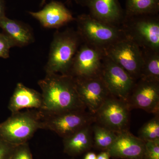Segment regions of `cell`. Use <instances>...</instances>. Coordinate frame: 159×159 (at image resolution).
Returning <instances> with one entry per match:
<instances>
[{
	"mask_svg": "<svg viewBox=\"0 0 159 159\" xmlns=\"http://www.w3.org/2000/svg\"><path fill=\"white\" fill-rule=\"evenodd\" d=\"M159 0H126L125 16L157 14Z\"/></svg>",
	"mask_w": 159,
	"mask_h": 159,
	"instance_id": "19",
	"label": "cell"
},
{
	"mask_svg": "<svg viewBox=\"0 0 159 159\" xmlns=\"http://www.w3.org/2000/svg\"><path fill=\"white\" fill-rule=\"evenodd\" d=\"M82 42L79 34L72 29L57 31L51 42L46 74L69 75L73 60Z\"/></svg>",
	"mask_w": 159,
	"mask_h": 159,
	"instance_id": "2",
	"label": "cell"
},
{
	"mask_svg": "<svg viewBox=\"0 0 159 159\" xmlns=\"http://www.w3.org/2000/svg\"><path fill=\"white\" fill-rule=\"evenodd\" d=\"M104 53L135 81L140 79L143 64V53L142 48L136 43L126 38L109 47Z\"/></svg>",
	"mask_w": 159,
	"mask_h": 159,
	"instance_id": "7",
	"label": "cell"
},
{
	"mask_svg": "<svg viewBox=\"0 0 159 159\" xmlns=\"http://www.w3.org/2000/svg\"><path fill=\"white\" fill-rule=\"evenodd\" d=\"M6 16V7L4 0H0V20Z\"/></svg>",
	"mask_w": 159,
	"mask_h": 159,
	"instance_id": "27",
	"label": "cell"
},
{
	"mask_svg": "<svg viewBox=\"0 0 159 159\" xmlns=\"http://www.w3.org/2000/svg\"><path fill=\"white\" fill-rule=\"evenodd\" d=\"M109 154L107 151L101 152L97 156V159H110Z\"/></svg>",
	"mask_w": 159,
	"mask_h": 159,
	"instance_id": "28",
	"label": "cell"
},
{
	"mask_svg": "<svg viewBox=\"0 0 159 159\" xmlns=\"http://www.w3.org/2000/svg\"><path fill=\"white\" fill-rule=\"evenodd\" d=\"M14 47L11 40L4 32H0V57L6 59L9 57L10 49Z\"/></svg>",
	"mask_w": 159,
	"mask_h": 159,
	"instance_id": "25",
	"label": "cell"
},
{
	"mask_svg": "<svg viewBox=\"0 0 159 159\" xmlns=\"http://www.w3.org/2000/svg\"><path fill=\"white\" fill-rule=\"evenodd\" d=\"M40 111L42 129L57 134L62 139L68 136L84 126L96 122L94 115L86 110L47 113Z\"/></svg>",
	"mask_w": 159,
	"mask_h": 159,
	"instance_id": "6",
	"label": "cell"
},
{
	"mask_svg": "<svg viewBox=\"0 0 159 159\" xmlns=\"http://www.w3.org/2000/svg\"><path fill=\"white\" fill-rule=\"evenodd\" d=\"M42 129L39 110L30 109L11 114L0 123V139L12 145L28 142L38 129Z\"/></svg>",
	"mask_w": 159,
	"mask_h": 159,
	"instance_id": "4",
	"label": "cell"
},
{
	"mask_svg": "<svg viewBox=\"0 0 159 159\" xmlns=\"http://www.w3.org/2000/svg\"></svg>",
	"mask_w": 159,
	"mask_h": 159,
	"instance_id": "31",
	"label": "cell"
},
{
	"mask_svg": "<svg viewBox=\"0 0 159 159\" xmlns=\"http://www.w3.org/2000/svg\"><path fill=\"white\" fill-rule=\"evenodd\" d=\"M130 110L126 101L111 95L94 116L97 123L118 133L128 130Z\"/></svg>",
	"mask_w": 159,
	"mask_h": 159,
	"instance_id": "8",
	"label": "cell"
},
{
	"mask_svg": "<svg viewBox=\"0 0 159 159\" xmlns=\"http://www.w3.org/2000/svg\"><path fill=\"white\" fill-rule=\"evenodd\" d=\"M126 102L130 110L141 109L155 115L159 113V81L140 78L135 83Z\"/></svg>",
	"mask_w": 159,
	"mask_h": 159,
	"instance_id": "11",
	"label": "cell"
},
{
	"mask_svg": "<svg viewBox=\"0 0 159 159\" xmlns=\"http://www.w3.org/2000/svg\"><path fill=\"white\" fill-rule=\"evenodd\" d=\"M29 14L37 20L43 27L48 29H58L75 19L66 6L60 2L52 1L40 11Z\"/></svg>",
	"mask_w": 159,
	"mask_h": 159,
	"instance_id": "15",
	"label": "cell"
},
{
	"mask_svg": "<svg viewBox=\"0 0 159 159\" xmlns=\"http://www.w3.org/2000/svg\"><path fill=\"white\" fill-rule=\"evenodd\" d=\"M144 158L159 159V139L145 142Z\"/></svg>",
	"mask_w": 159,
	"mask_h": 159,
	"instance_id": "23",
	"label": "cell"
},
{
	"mask_svg": "<svg viewBox=\"0 0 159 159\" xmlns=\"http://www.w3.org/2000/svg\"><path fill=\"white\" fill-rule=\"evenodd\" d=\"M103 51L84 43L80 45L72 61L69 75L74 78H88L101 74Z\"/></svg>",
	"mask_w": 159,
	"mask_h": 159,
	"instance_id": "10",
	"label": "cell"
},
{
	"mask_svg": "<svg viewBox=\"0 0 159 159\" xmlns=\"http://www.w3.org/2000/svg\"><path fill=\"white\" fill-rule=\"evenodd\" d=\"M138 137L145 142L159 139V114L156 115L141 127Z\"/></svg>",
	"mask_w": 159,
	"mask_h": 159,
	"instance_id": "22",
	"label": "cell"
},
{
	"mask_svg": "<svg viewBox=\"0 0 159 159\" xmlns=\"http://www.w3.org/2000/svg\"><path fill=\"white\" fill-rule=\"evenodd\" d=\"M45 1L46 0H42L41 6H43L45 2Z\"/></svg>",
	"mask_w": 159,
	"mask_h": 159,
	"instance_id": "30",
	"label": "cell"
},
{
	"mask_svg": "<svg viewBox=\"0 0 159 159\" xmlns=\"http://www.w3.org/2000/svg\"><path fill=\"white\" fill-rule=\"evenodd\" d=\"M145 142L135 136L129 130L117 133L112 145L107 150L114 158H144Z\"/></svg>",
	"mask_w": 159,
	"mask_h": 159,
	"instance_id": "13",
	"label": "cell"
},
{
	"mask_svg": "<svg viewBox=\"0 0 159 159\" xmlns=\"http://www.w3.org/2000/svg\"><path fill=\"white\" fill-rule=\"evenodd\" d=\"M43 97L41 93L29 88L21 83H18L9 100L8 108L11 114L24 109L41 110Z\"/></svg>",
	"mask_w": 159,
	"mask_h": 159,
	"instance_id": "16",
	"label": "cell"
},
{
	"mask_svg": "<svg viewBox=\"0 0 159 159\" xmlns=\"http://www.w3.org/2000/svg\"><path fill=\"white\" fill-rule=\"evenodd\" d=\"M92 125H85L63 138L64 152L70 156L76 157L90 149L93 143Z\"/></svg>",
	"mask_w": 159,
	"mask_h": 159,
	"instance_id": "17",
	"label": "cell"
},
{
	"mask_svg": "<svg viewBox=\"0 0 159 159\" xmlns=\"http://www.w3.org/2000/svg\"><path fill=\"white\" fill-rule=\"evenodd\" d=\"M77 33L82 42L104 51L114 43L126 38L121 26L101 21L90 14L75 19Z\"/></svg>",
	"mask_w": 159,
	"mask_h": 159,
	"instance_id": "3",
	"label": "cell"
},
{
	"mask_svg": "<svg viewBox=\"0 0 159 159\" xmlns=\"http://www.w3.org/2000/svg\"><path fill=\"white\" fill-rule=\"evenodd\" d=\"M101 75L111 95L126 102L136 81L105 54L102 59Z\"/></svg>",
	"mask_w": 159,
	"mask_h": 159,
	"instance_id": "9",
	"label": "cell"
},
{
	"mask_svg": "<svg viewBox=\"0 0 159 159\" xmlns=\"http://www.w3.org/2000/svg\"><path fill=\"white\" fill-rule=\"evenodd\" d=\"M92 129L94 145L97 148L102 150H107L117 137L116 133L97 122L92 125Z\"/></svg>",
	"mask_w": 159,
	"mask_h": 159,
	"instance_id": "21",
	"label": "cell"
},
{
	"mask_svg": "<svg viewBox=\"0 0 159 159\" xmlns=\"http://www.w3.org/2000/svg\"><path fill=\"white\" fill-rule=\"evenodd\" d=\"M74 79L80 100L86 109H88L91 114L95 115L111 95L101 74L88 78Z\"/></svg>",
	"mask_w": 159,
	"mask_h": 159,
	"instance_id": "12",
	"label": "cell"
},
{
	"mask_svg": "<svg viewBox=\"0 0 159 159\" xmlns=\"http://www.w3.org/2000/svg\"><path fill=\"white\" fill-rule=\"evenodd\" d=\"M77 4L86 6L90 15L103 22L121 25L125 15L118 0H74Z\"/></svg>",
	"mask_w": 159,
	"mask_h": 159,
	"instance_id": "14",
	"label": "cell"
},
{
	"mask_svg": "<svg viewBox=\"0 0 159 159\" xmlns=\"http://www.w3.org/2000/svg\"><path fill=\"white\" fill-rule=\"evenodd\" d=\"M142 49L143 64L140 78L159 81V51Z\"/></svg>",
	"mask_w": 159,
	"mask_h": 159,
	"instance_id": "20",
	"label": "cell"
},
{
	"mask_svg": "<svg viewBox=\"0 0 159 159\" xmlns=\"http://www.w3.org/2000/svg\"><path fill=\"white\" fill-rule=\"evenodd\" d=\"M16 146L0 139V159H10Z\"/></svg>",
	"mask_w": 159,
	"mask_h": 159,
	"instance_id": "26",
	"label": "cell"
},
{
	"mask_svg": "<svg viewBox=\"0 0 159 159\" xmlns=\"http://www.w3.org/2000/svg\"><path fill=\"white\" fill-rule=\"evenodd\" d=\"M0 28L11 40L14 47H23L34 41L33 31L30 27L23 22L8 18L0 20Z\"/></svg>",
	"mask_w": 159,
	"mask_h": 159,
	"instance_id": "18",
	"label": "cell"
},
{
	"mask_svg": "<svg viewBox=\"0 0 159 159\" xmlns=\"http://www.w3.org/2000/svg\"><path fill=\"white\" fill-rule=\"evenodd\" d=\"M38 84L43 97L42 108L40 110L58 113L86 110L77 93L74 78L70 75L46 74Z\"/></svg>",
	"mask_w": 159,
	"mask_h": 159,
	"instance_id": "1",
	"label": "cell"
},
{
	"mask_svg": "<svg viewBox=\"0 0 159 159\" xmlns=\"http://www.w3.org/2000/svg\"><path fill=\"white\" fill-rule=\"evenodd\" d=\"M126 38L141 48L159 51V19L157 14L125 16L121 25Z\"/></svg>",
	"mask_w": 159,
	"mask_h": 159,
	"instance_id": "5",
	"label": "cell"
},
{
	"mask_svg": "<svg viewBox=\"0 0 159 159\" xmlns=\"http://www.w3.org/2000/svg\"><path fill=\"white\" fill-rule=\"evenodd\" d=\"M10 159H34L28 142L16 145Z\"/></svg>",
	"mask_w": 159,
	"mask_h": 159,
	"instance_id": "24",
	"label": "cell"
},
{
	"mask_svg": "<svg viewBox=\"0 0 159 159\" xmlns=\"http://www.w3.org/2000/svg\"><path fill=\"white\" fill-rule=\"evenodd\" d=\"M97 156L93 152H88L84 156V159H97Z\"/></svg>",
	"mask_w": 159,
	"mask_h": 159,
	"instance_id": "29",
	"label": "cell"
}]
</instances>
